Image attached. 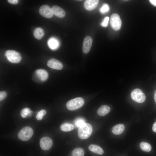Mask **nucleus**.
<instances>
[{
    "label": "nucleus",
    "instance_id": "f8f14e48",
    "mask_svg": "<svg viewBox=\"0 0 156 156\" xmlns=\"http://www.w3.org/2000/svg\"><path fill=\"white\" fill-rule=\"evenodd\" d=\"M51 9L53 14L59 18H63L66 15V13L64 10L58 6L54 5Z\"/></svg>",
    "mask_w": 156,
    "mask_h": 156
},
{
    "label": "nucleus",
    "instance_id": "6e6552de",
    "mask_svg": "<svg viewBox=\"0 0 156 156\" xmlns=\"http://www.w3.org/2000/svg\"><path fill=\"white\" fill-rule=\"evenodd\" d=\"M52 144L53 142L52 140L48 137H44L40 140V146L43 150H49L51 147Z\"/></svg>",
    "mask_w": 156,
    "mask_h": 156
},
{
    "label": "nucleus",
    "instance_id": "20e7f679",
    "mask_svg": "<svg viewBox=\"0 0 156 156\" xmlns=\"http://www.w3.org/2000/svg\"><path fill=\"white\" fill-rule=\"evenodd\" d=\"M5 54L8 60L12 63H18L21 59L20 54L14 50H8L5 51Z\"/></svg>",
    "mask_w": 156,
    "mask_h": 156
},
{
    "label": "nucleus",
    "instance_id": "4be33fe9",
    "mask_svg": "<svg viewBox=\"0 0 156 156\" xmlns=\"http://www.w3.org/2000/svg\"><path fill=\"white\" fill-rule=\"evenodd\" d=\"M32 112L29 108L26 107L21 110L20 114L23 118H25L27 116H31Z\"/></svg>",
    "mask_w": 156,
    "mask_h": 156
},
{
    "label": "nucleus",
    "instance_id": "aec40b11",
    "mask_svg": "<svg viewBox=\"0 0 156 156\" xmlns=\"http://www.w3.org/2000/svg\"><path fill=\"white\" fill-rule=\"evenodd\" d=\"M141 149L143 151L149 152L152 149L151 146L149 143L144 142H141L140 145Z\"/></svg>",
    "mask_w": 156,
    "mask_h": 156
},
{
    "label": "nucleus",
    "instance_id": "39448f33",
    "mask_svg": "<svg viewBox=\"0 0 156 156\" xmlns=\"http://www.w3.org/2000/svg\"><path fill=\"white\" fill-rule=\"evenodd\" d=\"M131 97L134 101L139 103H142L146 99V96L144 93L140 89H134L131 93Z\"/></svg>",
    "mask_w": 156,
    "mask_h": 156
},
{
    "label": "nucleus",
    "instance_id": "f257e3e1",
    "mask_svg": "<svg viewBox=\"0 0 156 156\" xmlns=\"http://www.w3.org/2000/svg\"><path fill=\"white\" fill-rule=\"evenodd\" d=\"M92 128L91 125L89 123H85L81 125L78 130L79 138L82 140L88 138L92 134Z\"/></svg>",
    "mask_w": 156,
    "mask_h": 156
},
{
    "label": "nucleus",
    "instance_id": "7c9ffc66",
    "mask_svg": "<svg viewBox=\"0 0 156 156\" xmlns=\"http://www.w3.org/2000/svg\"><path fill=\"white\" fill-rule=\"evenodd\" d=\"M154 99L156 103V90L155 91L154 94Z\"/></svg>",
    "mask_w": 156,
    "mask_h": 156
},
{
    "label": "nucleus",
    "instance_id": "cd10ccee",
    "mask_svg": "<svg viewBox=\"0 0 156 156\" xmlns=\"http://www.w3.org/2000/svg\"><path fill=\"white\" fill-rule=\"evenodd\" d=\"M8 2L9 3L12 4H17L18 1V0H8Z\"/></svg>",
    "mask_w": 156,
    "mask_h": 156
},
{
    "label": "nucleus",
    "instance_id": "412c9836",
    "mask_svg": "<svg viewBox=\"0 0 156 156\" xmlns=\"http://www.w3.org/2000/svg\"><path fill=\"white\" fill-rule=\"evenodd\" d=\"M84 150L81 148H75L72 153V156H84Z\"/></svg>",
    "mask_w": 156,
    "mask_h": 156
},
{
    "label": "nucleus",
    "instance_id": "2eb2a0df",
    "mask_svg": "<svg viewBox=\"0 0 156 156\" xmlns=\"http://www.w3.org/2000/svg\"><path fill=\"white\" fill-rule=\"evenodd\" d=\"M88 149L91 151L96 154L102 155L104 153L103 149L99 145L90 144L88 146Z\"/></svg>",
    "mask_w": 156,
    "mask_h": 156
},
{
    "label": "nucleus",
    "instance_id": "9d476101",
    "mask_svg": "<svg viewBox=\"0 0 156 156\" xmlns=\"http://www.w3.org/2000/svg\"><path fill=\"white\" fill-rule=\"evenodd\" d=\"M47 65L51 68L58 70L62 69L63 67L62 64L60 61L54 58L49 60L47 62Z\"/></svg>",
    "mask_w": 156,
    "mask_h": 156
},
{
    "label": "nucleus",
    "instance_id": "bb28decb",
    "mask_svg": "<svg viewBox=\"0 0 156 156\" xmlns=\"http://www.w3.org/2000/svg\"><path fill=\"white\" fill-rule=\"evenodd\" d=\"M7 93L5 91H1L0 92V101H1L4 99L6 97Z\"/></svg>",
    "mask_w": 156,
    "mask_h": 156
},
{
    "label": "nucleus",
    "instance_id": "ddd939ff",
    "mask_svg": "<svg viewBox=\"0 0 156 156\" xmlns=\"http://www.w3.org/2000/svg\"><path fill=\"white\" fill-rule=\"evenodd\" d=\"M37 77L42 81L47 80L48 77V72L45 70L42 69H37L35 71Z\"/></svg>",
    "mask_w": 156,
    "mask_h": 156
},
{
    "label": "nucleus",
    "instance_id": "6ab92c4d",
    "mask_svg": "<svg viewBox=\"0 0 156 156\" xmlns=\"http://www.w3.org/2000/svg\"><path fill=\"white\" fill-rule=\"evenodd\" d=\"M48 44L50 48L53 49H57L59 44L57 40L53 38L49 39L48 41Z\"/></svg>",
    "mask_w": 156,
    "mask_h": 156
},
{
    "label": "nucleus",
    "instance_id": "9b49d317",
    "mask_svg": "<svg viewBox=\"0 0 156 156\" xmlns=\"http://www.w3.org/2000/svg\"><path fill=\"white\" fill-rule=\"evenodd\" d=\"M99 2L98 0H86L84 2V6L86 10H92L96 7Z\"/></svg>",
    "mask_w": 156,
    "mask_h": 156
},
{
    "label": "nucleus",
    "instance_id": "1a4fd4ad",
    "mask_svg": "<svg viewBox=\"0 0 156 156\" xmlns=\"http://www.w3.org/2000/svg\"><path fill=\"white\" fill-rule=\"evenodd\" d=\"M92 40L89 36H86L84 39L82 47V50L85 54L88 53L90 51L92 45Z\"/></svg>",
    "mask_w": 156,
    "mask_h": 156
},
{
    "label": "nucleus",
    "instance_id": "c85d7f7f",
    "mask_svg": "<svg viewBox=\"0 0 156 156\" xmlns=\"http://www.w3.org/2000/svg\"><path fill=\"white\" fill-rule=\"evenodd\" d=\"M152 130L154 132L156 133V122H155L153 125Z\"/></svg>",
    "mask_w": 156,
    "mask_h": 156
},
{
    "label": "nucleus",
    "instance_id": "4468645a",
    "mask_svg": "<svg viewBox=\"0 0 156 156\" xmlns=\"http://www.w3.org/2000/svg\"><path fill=\"white\" fill-rule=\"evenodd\" d=\"M125 127L122 124H117L113 127L112 129V133L115 135L120 134L125 130Z\"/></svg>",
    "mask_w": 156,
    "mask_h": 156
},
{
    "label": "nucleus",
    "instance_id": "7ed1b4c3",
    "mask_svg": "<svg viewBox=\"0 0 156 156\" xmlns=\"http://www.w3.org/2000/svg\"><path fill=\"white\" fill-rule=\"evenodd\" d=\"M33 133V130L29 126L25 127L20 130L18 136L20 140L26 141L31 137Z\"/></svg>",
    "mask_w": 156,
    "mask_h": 156
},
{
    "label": "nucleus",
    "instance_id": "f3484780",
    "mask_svg": "<svg viewBox=\"0 0 156 156\" xmlns=\"http://www.w3.org/2000/svg\"><path fill=\"white\" fill-rule=\"evenodd\" d=\"M44 34V31L41 27H37L34 30V36L37 39L40 40L43 37Z\"/></svg>",
    "mask_w": 156,
    "mask_h": 156
},
{
    "label": "nucleus",
    "instance_id": "0eeeda50",
    "mask_svg": "<svg viewBox=\"0 0 156 156\" xmlns=\"http://www.w3.org/2000/svg\"><path fill=\"white\" fill-rule=\"evenodd\" d=\"M39 12L42 16L47 18H51L53 15L51 8L46 5H42L40 7Z\"/></svg>",
    "mask_w": 156,
    "mask_h": 156
},
{
    "label": "nucleus",
    "instance_id": "a211bd4d",
    "mask_svg": "<svg viewBox=\"0 0 156 156\" xmlns=\"http://www.w3.org/2000/svg\"><path fill=\"white\" fill-rule=\"evenodd\" d=\"M61 130L67 132L71 131L74 128V126L73 124L69 123H64L62 124L60 127Z\"/></svg>",
    "mask_w": 156,
    "mask_h": 156
},
{
    "label": "nucleus",
    "instance_id": "b1692460",
    "mask_svg": "<svg viewBox=\"0 0 156 156\" xmlns=\"http://www.w3.org/2000/svg\"><path fill=\"white\" fill-rule=\"evenodd\" d=\"M46 111L45 109H42L37 114L36 118L38 120H40L43 118V117L46 114Z\"/></svg>",
    "mask_w": 156,
    "mask_h": 156
},
{
    "label": "nucleus",
    "instance_id": "f03ea898",
    "mask_svg": "<svg viewBox=\"0 0 156 156\" xmlns=\"http://www.w3.org/2000/svg\"><path fill=\"white\" fill-rule=\"evenodd\" d=\"M84 101L82 98L77 97L68 101L66 104L67 109L73 111L81 107L84 105Z\"/></svg>",
    "mask_w": 156,
    "mask_h": 156
},
{
    "label": "nucleus",
    "instance_id": "5701e85b",
    "mask_svg": "<svg viewBox=\"0 0 156 156\" xmlns=\"http://www.w3.org/2000/svg\"><path fill=\"white\" fill-rule=\"evenodd\" d=\"M85 120L82 118H78L74 120V123L77 128L79 127L84 123H86Z\"/></svg>",
    "mask_w": 156,
    "mask_h": 156
},
{
    "label": "nucleus",
    "instance_id": "a878e982",
    "mask_svg": "<svg viewBox=\"0 0 156 156\" xmlns=\"http://www.w3.org/2000/svg\"><path fill=\"white\" fill-rule=\"evenodd\" d=\"M109 19L108 17H105L101 24V26L104 27H107L108 25Z\"/></svg>",
    "mask_w": 156,
    "mask_h": 156
},
{
    "label": "nucleus",
    "instance_id": "c756f323",
    "mask_svg": "<svg viewBox=\"0 0 156 156\" xmlns=\"http://www.w3.org/2000/svg\"><path fill=\"white\" fill-rule=\"evenodd\" d=\"M149 1L152 5L156 6V0H150Z\"/></svg>",
    "mask_w": 156,
    "mask_h": 156
},
{
    "label": "nucleus",
    "instance_id": "393cba45",
    "mask_svg": "<svg viewBox=\"0 0 156 156\" xmlns=\"http://www.w3.org/2000/svg\"><path fill=\"white\" fill-rule=\"evenodd\" d=\"M109 9V7L107 4H104L100 9V12L102 14H104L108 12Z\"/></svg>",
    "mask_w": 156,
    "mask_h": 156
},
{
    "label": "nucleus",
    "instance_id": "dca6fc26",
    "mask_svg": "<svg viewBox=\"0 0 156 156\" xmlns=\"http://www.w3.org/2000/svg\"><path fill=\"white\" fill-rule=\"evenodd\" d=\"M110 107L107 105L101 106L97 110L98 114L101 116H105L110 111Z\"/></svg>",
    "mask_w": 156,
    "mask_h": 156
},
{
    "label": "nucleus",
    "instance_id": "423d86ee",
    "mask_svg": "<svg viewBox=\"0 0 156 156\" xmlns=\"http://www.w3.org/2000/svg\"><path fill=\"white\" fill-rule=\"evenodd\" d=\"M110 23L112 27L115 30L120 29L122 22L119 16L116 14L112 15L110 19Z\"/></svg>",
    "mask_w": 156,
    "mask_h": 156
}]
</instances>
